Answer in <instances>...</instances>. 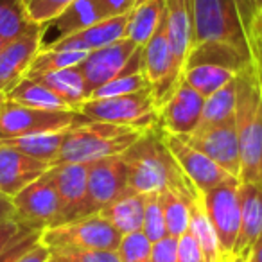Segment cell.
<instances>
[{
	"instance_id": "cell-1",
	"label": "cell",
	"mask_w": 262,
	"mask_h": 262,
	"mask_svg": "<svg viewBox=\"0 0 262 262\" xmlns=\"http://www.w3.org/2000/svg\"><path fill=\"white\" fill-rule=\"evenodd\" d=\"M120 158L127 169V189L140 194H160L174 190L187 198L198 196L196 189L183 176L180 165L172 158L164 142L160 124L144 131Z\"/></svg>"
},
{
	"instance_id": "cell-2",
	"label": "cell",
	"mask_w": 262,
	"mask_h": 262,
	"mask_svg": "<svg viewBox=\"0 0 262 262\" xmlns=\"http://www.w3.org/2000/svg\"><path fill=\"white\" fill-rule=\"evenodd\" d=\"M235 120L241 151V182L262 178V77L253 59L235 76Z\"/></svg>"
},
{
	"instance_id": "cell-3",
	"label": "cell",
	"mask_w": 262,
	"mask_h": 262,
	"mask_svg": "<svg viewBox=\"0 0 262 262\" xmlns=\"http://www.w3.org/2000/svg\"><path fill=\"white\" fill-rule=\"evenodd\" d=\"M144 131L117 124L88 120L84 117L79 124L65 131L63 144L54 165L59 164H92L102 158L119 157Z\"/></svg>"
},
{
	"instance_id": "cell-4",
	"label": "cell",
	"mask_w": 262,
	"mask_h": 262,
	"mask_svg": "<svg viewBox=\"0 0 262 262\" xmlns=\"http://www.w3.org/2000/svg\"><path fill=\"white\" fill-rule=\"evenodd\" d=\"M221 41L251 54L237 0H194V45ZM190 47V49H192Z\"/></svg>"
},
{
	"instance_id": "cell-5",
	"label": "cell",
	"mask_w": 262,
	"mask_h": 262,
	"mask_svg": "<svg viewBox=\"0 0 262 262\" xmlns=\"http://www.w3.org/2000/svg\"><path fill=\"white\" fill-rule=\"evenodd\" d=\"M88 120L147 131L158 126V108L151 88L108 99H88L77 110Z\"/></svg>"
},
{
	"instance_id": "cell-6",
	"label": "cell",
	"mask_w": 262,
	"mask_h": 262,
	"mask_svg": "<svg viewBox=\"0 0 262 262\" xmlns=\"http://www.w3.org/2000/svg\"><path fill=\"white\" fill-rule=\"evenodd\" d=\"M120 233L102 215L92 214L41 232V244L54 250H108L115 251Z\"/></svg>"
},
{
	"instance_id": "cell-7",
	"label": "cell",
	"mask_w": 262,
	"mask_h": 262,
	"mask_svg": "<svg viewBox=\"0 0 262 262\" xmlns=\"http://www.w3.org/2000/svg\"><path fill=\"white\" fill-rule=\"evenodd\" d=\"M83 119L79 112L38 110L6 101L0 106V140L67 131Z\"/></svg>"
},
{
	"instance_id": "cell-8",
	"label": "cell",
	"mask_w": 262,
	"mask_h": 262,
	"mask_svg": "<svg viewBox=\"0 0 262 262\" xmlns=\"http://www.w3.org/2000/svg\"><path fill=\"white\" fill-rule=\"evenodd\" d=\"M239 178L228 176L201 196V203L217 237L221 255H232L235 246L239 232Z\"/></svg>"
},
{
	"instance_id": "cell-9",
	"label": "cell",
	"mask_w": 262,
	"mask_h": 262,
	"mask_svg": "<svg viewBox=\"0 0 262 262\" xmlns=\"http://www.w3.org/2000/svg\"><path fill=\"white\" fill-rule=\"evenodd\" d=\"M51 169L11 198L16 219L22 225L41 232L59 225L61 219V203Z\"/></svg>"
},
{
	"instance_id": "cell-10",
	"label": "cell",
	"mask_w": 262,
	"mask_h": 262,
	"mask_svg": "<svg viewBox=\"0 0 262 262\" xmlns=\"http://www.w3.org/2000/svg\"><path fill=\"white\" fill-rule=\"evenodd\" d=\"M183 142L192 146L194 149L207 155L212 162L225 169L230 176L239 178L241 172V151L237 139L235 120L230 119L226 122L200 126L185 137H180Z\"/></svg>"
},
{
	"instance_id": "cell-11",
	"label": "cell",
	"mask_w": 262,
	"mask_h": 262,
	"mask_svg": "<svg viewBox=\"0 0 262 262\" xmlns=\"http://www.w3.org/2000/svg\"><path fill=\"white\" fill-rule=\"evenodd\" d=\"M127 190V169L119 157L102 158L92 162L88 169L86 201H84V217L99 214L112 201L122 196Z\"/></svg>"
},
{
	"instance_id": "cell-12",
	"label": "cell",
	"mask_w": 262,
	"mask_h": 262,
	"mask_svg": "<svg viewBox=\"0 0 262 262\" xmlns=\"http://www.w3.org/2000/svg\"><path fill=\"white\" fill-rule=\"evenodd\" d=\"M164 142L167 149L171 151L176 164L180 165L183 176L189 180L190 185L196 189L200 196L207 194L208 190L214 189L217 183H221L223 180L230 176L225 169H221L215 162H212L207 155L194 149L192 146L183 142L180 137L164 131Z\"/></svg>"
},
{
	"instance_id": "cell-13",
	"label": "cell",
	"mask_w": 262,
	"mask_h": 262,
	"mask_svg": "<svg viewBox=\"0 0 262 262\" xmlns=\"http://www.w3.org/2000/svg\"><path fill=\"white\" fill-rule=\"evenodd\" d=\"M43 26L33 24L22 36L9 41L0 51V92L8 94L16 86L31 69L36 54L41 51Z\"/></svg>"
},
{
	"instance_id": "cell-14",
	"label": "cell",
	"mask_w": 262,
	"mask_h": 262,
	"mask_svg": "<svg viewBox=\"0 0 262 262\" xmlns=\"http://www.w3.org/2000/svg\"><path fill=\"white\" fill-rule=\"evenodd\" d=\"M203 106L205 97L182 79L174 94L158 110V124L171 135L185 137L200 126Z\"/></svg>"
},
{
	"instance_id": "cell-15",
	"label": "cell",
	"mask_w": 262,
	"mask_h": 262,
	"mask_svg": "<svg viewBox=\"0 0 262 262\" xmlns=\"http://www.w3.org/2000/svg\"><path fill=\"white\" fill-rule=\"evenodd\" d=\"M137 49H140L139 45L124 38V40L108 45V47L88 52V56L77 65V69L83 74L90 94L119 76L126 69L127 61L137 52Z\"/></svg>"
},
{
	"instance_id": "cell-16",
	"label": "cell",
	"mask_w": 262,
	"mask_h": 262,
	"mask_svg": "<svg viewBox=\"0 0 262 262\" xmlns=\"http://www.w3.org/2000/svg\"><path fill=\"white\" fill-rule=\"evenodd\" d=\"M90 164H59L52 165L51 172L61 203V223L84 217L86 182Z\"/></svg>"
},
{
	"instance_id": "cell-17",
	"label": "cell",
	"mask_w": 262,
	"mask_h": 262,
	"mask_svg": "<svg viewBox=\"0 0 262 262\" xmlns=\"http://www.w3.org/2000/svg\"><path fill=\"white\" fill-rule=\"evenodd\" d=\"M52 165L0 144V192L13 198L43 176Z\"/></svg>"
},
{
	"instance_id": "cell-18",
	"label": "cell",
	"mask_w": 262,
	"mask_h": 262,
	"mask_svg": "<svg viewBox=\"0 0 262 262\" xmlns=\"http://www.w3.org/2000/svg\"><path fill=\"white\" fill-rule=\"evenodd\" d=\"M262 237V185L241 182L239 185V232L233 253L251 251Z\"/></svg>"
},
{
	"instance_id": "cell-19",
	"label": "cell",
	"mask_w": 262,
	"mask_h": 262,
	"mask_svg": "<svg viewBox=\"0 0 262 262\" xmlns=\"http://www.w3.org/2000/svg\"><path fill=\"white\" fill-rule=\"evenodd\" d=\"M165 22L178 74L183 76L194 41V0H165Z\"/></svg>"
},
{
	"instance_id": "cell-20",
	"label": "cell",
	"mask_w": 262,
	"mask_h": 262,
	"mask_svg": "<svg viewBox=\"0 0 262 262\" xmlns=\"http://www.w3.org/2000/svg\"><path fill=\"white\" fill-rule=\"evenodd\" d=\"M104 18H108V16L102 11L97 0H74L72 4L63 9L52 22L43 26L41 40L43 38H47V40L41 43V49L65 36L79 33V31L86 29V27L94 26Z\"/></svg>"
},
{
	"instance_id": "cell-21",
	"label": "cell",
	"mask_w": 262,
	"mask_h": 262,
	"mask_svg": "<svg viewBox=\"0 0 262 262\" xmlns=\"http://www.w3.org/2000/svg\"><path fill=\"white\" fill-rule=\"evenodd\" d=\"M127 16H112V18H104L101 22L94 24V26L86 27V29L74 33L70 36H65L61 40L54 41V43L47 45L43 49H70V51H84L92 52L95 49L108 47L112 43L124 40L127 34Z\"/></svg>"
},
{
	"instance_id": "cell-22",
	"label": "cell",
	"mask_w": 262,
	"mask_h": 262,
	"mask_svg": "<svg viewBox=\"0 0 262 262\" xmlns=\"http://www.w3.org/2000/svg\"><path fill=\"white\" fill-rule=\"evenodd\" d=\"M99 215H102L120 235L140 232L144 217V194L127 189L122 196L102 208Z\"/></svg>"
},
{
	"instance_id": "cell-23",
	"label": "cell",
	"mask_w": 262,
	"mask_h": 262,
	"mask_svg": "<svg viewBox=\"0 0 262 262\" xmlns=\"http://www.w3.org/2000/svg\"><path fill=\"white\" fill-rule=\"evenodd\" d=\"M31 79H36L38 83H41L51 92H54L74 112H77L81 108V104L90 99V90L86 86V81H84L83 74H81V70L77 67L41 74V76H34Z\"/></svg>"
},
{
	"instance_id": "cell-24",
	"label": "cell",
	"mask_w": 262,
	"mask_h": 262,
	"mask_svg": "<svg viewBox=\"0 0 262 262\" xmlns=\"http://www.w3.org/2000/svg\"><path fill=\"white\" fill-rule=\"evenodd\" d=\"M251 61V54L239 51L233 45L221 43V41H207V43L194 45L187 56V67L194 65H215L228 69L232 72H241ZM183 69V70H185Z\"/></svg>"
},
{
	"instance_id": "cell-25",
	"label": "cell",
	"mask_w": 262,
	"mask_h": 262,
	"mask_svg": "<svg viewBox=\"0 0 262 262\" xmlns=\"http://www.w3.org/2000/svg\"><path fill=\"white\" fill-rule=\"evenodd\" d=\"M165 16V0H137L127 16L126 38L142 47Z\"/></svg>"
},
{
	"instance_id": "cell-26",
	"label": "cell",
	"mask_w": 262,
	"mask_h": 262,
	"mask_svg": "<svg viewBox=\"0 0 262 262\" xmlns=\"http://www.w3.org/2000/svg\"><path fill=\"white\" fill-rule=\"evenodd\" d=\"M6 101L38 110H70L74 112L61 97H58L54 92H51L47 86L31 77H24L13 90H9L6 94Z\"/></svg>"
},
{
	"instance_id": "cell-27",
	"label": "cell",
	"mask_w": 262,
	"mask_h": 262,
	"mask_svg": "<svg viewBox=\"0 0 262 262\" xmlns=\"http://www.w3.org/2000/svg\"><path fill=\"white\" fill-rule=\"evenodd\" d=\"M189 232L192 233L194 239L200 244L205 262H217L219 258H221L217 237H215V232L210 225V219H208L207 212H205V208H203L200 194L190 200Z\"/></svg>"
},
{
	"instance_id": "cell-28",
	"label": "cell",
	"mask_w": 262,
	"mask_h": 262,
	"mask_svg": "<svg viewBox=\"0 0 262 262\" xmlns=\"http://www.w3.org/2000/svg\"><path fill=\"white\" fill-rule=\"evenodd\" d=\"M63 137H65V131H58V133H40V135L18 137V139H6L0 140V144L54 165L61 149Z\"/></svg>"
},
{
	"instance_id": "cell-29",
	"label": "cell",
	"mask_w": 262,
	"mask_h": 262,
	"mask_svg": "<svg viewBox=\"0 0 262 262\" xmlns=\"http://www.w3.org/2000/svg\"><path fill=\"white\" fill-rule=\"evenodd\" d=\"M235 76H237L235 72H232V70H228V69H223V67L194 65V67H187V69L183 70L182 79L185 81L190 88H194L201 97L207 99L208 95H212L214 92H217L219 88H223Z\"/></svg>"
},
{
	"instance_id": "cell-30",
	"label": "cell",
	"mask_w": 262,
	"mask_h": 262,
	"mask_svg": "<svg viewBox=\"0 0 262 262\" xmlns=\"http://www.w3.org/2000/svg\"><path fill=\"white\" fill-rule=\"evenodd\" d=\"M158 200H160V207L164 212L167 235L180 239L189 230L190 200L192 198L182 196L174 190H164L158 194Z\"/></svg>"
},
{
	"instance_id": "cell-31",
	"label": "cell",
	"mask_w": 262,
	"mask_h": 262,
	"mask_svg": "<svg viewBox=\"0 0 262 262\" xmlns=\"http://www.w3.org/2000/svg\"><path fill=\"white\" fill-rule=\"evenodd\" d=\"M235 94H237V81L233 77L232 81L208 95L205 99L203 106V115H201L200 126H212V124L226 122V120L233 119V112H235ZM198 126V127H200Z\"/></svg>"
},
{
	"instance_id": "cell-32",
	"label": "cell",
	"mask_w": 262,
	"mask_h": 262,
	"mask_svg": "<svg viewBox=\"0 0 262 262\" xmlns=\"http://www.w3.org/2000/svg\"><path fill=\"white\" fill-rule=\"evenodd\" d=\"M88 52L84 51H70V49H41L36 54L34 61L31 63V69L26 77L41 76V74L56 72V70L77 67Z\"/></svg>"
},
{
	"instance_id": "cell-33",
	"label": "cell",
	"mask_w": 262,
	"mask_h": 262,
	"mask_svg": "<svg viewBox=\"0 0 262 262\" xmlns=\"http://www.w3.org/2000/svg\"><path fill=\"white\" fill-rule=\"evenodd\" d=\"M31 26L24 0H0V38L6 43L22 36Z\"/></svg>"
},
{
	"instance_id": "cell-34",
	"label": "cell",
	"mask_w": 262,
	"mask_h": 262,
	"mask_svg": "<svg viewBox=\"0 0 262 262\" xmlns=\"http://www.w3.org/2000/svg\"><path fill=\"white\" fill-rule=\"evenodd\" d=\"M140 232L151 241L164 239L167 235V228H165V219L164 212L160 207V200L158 194H144V217H142V230Z\"/></svg>"
},
{
	"instance_id": "cell-35",
	"label": "cell",
	"mask_w": 262,
	"mask_h": 262,
	"mask_svg": "<svg viewBox=\"0 0 262 262\" xmlns=\"http://www.w3.org/2000/svg\"><path fill=\"white\" fill-rule=\"evenodd\" d=\"M151 243L142 232H131L120 237L117 253L120 262H151Z\"/></svg>"
},
{
	"instance_id": "cell-36",
	"label": "cell",
	"mask_w": 262,
	"mask_h": 262,
	"mask_svg": "<svg viewBox=\"0 0 262 262\" xmlns=\"http://www.w3.org/2000/svg\"><path fill=\"white\" fill-rule=\"evenodd\" d=\"M74 0H24L29 20L38 26L52 22Z\"/></svg>"
},
{
	"instance_id": "cell-37",
	"label": "cell",
	"mask_w": 262,
	"mask_h": 262,
	"mask_svg": "<svg viewBox=\"0 0 262 262\" xmlns=\"http://www.w3.org/2000/svg\"><path fill=\"white\" fill-rule=\"evenodd\" d=\"M244 27H246L248 45H250L251 59L257 67L258 74L262 77V16L257 9L243 13Z\"/></svg>"
},
{
	"instance_id": "cell-38",
	"label": "cell",
	"mask_w": 262,
	"mask_h": 262,
	"mask_svg": "<svg viewBox=\"0 0 262 262\" xmlns=\"http://www.w3.org/2000/svg\"><path fill=\"white\" fill-rule=\"evenodd\" d=\"M51 253L59 262H120L117 250H54Z\"/></svg>"
},
{
	"instance_id": "cell-39",
	"label": "cell",
	"mask_w": 262,
	"mask_h": 262,
	"mask_svg": "<svg viewBox=\"0 0 262 262\" xmlns=\"http://www.w3.org/2000/svg\"><path fill=\"white\" fill-rule=\"evenodd\" d=\"M40 239H41V230L26 228L2 253H0V262H18L27 250H31L34 244L40 243Z\"/></svg>"
},
{
	"instance_id": "cell-40",
	"label": "cell",
	"mask_w": 262,
	"mask_h": 262,
	"mask_svg": "<svg viewBox=\"0 0 262 262\" xmlns=\"http://www.w3.org/2000/svg\"><path fill=\"white\" fill-rule=\"evenodd\" d=\"M151 262H178V239L165 235L151 246Z\"/></svg>"
},
{
	"instance_id": "cell-41",
	"label": "cell",
	"mask_w": 262,
	"mask_h": 262,
	"mask_svg": "<svg viewBox=\"0 0 262 262\" xmlns=\"http://www.w3.org/2000/svg\"><path fill=\"white\" fill-rule=\"evenodd\" d=\"M178 262H205L200 244L189 230L178 239Z\"/></svg>"
},
{
	"instance_id": "cell-42",
	"label": "cell",
	"mask_w": 262,
	"mask_h": 262,
	"mask_svg": "<svg viewBox=\"0 0 262 262\" xmlns=\"http://www.w3.org/2000/svg\"><path fill=\"white\" fill-rule=\"evenodd\" d=\"M26 228H29V226L22 225L18 219H6V221H0V253H2Z\"/></svg>"
},
{
	"instance_id": "cell-43",
	"label": "cell",
	"mask_w": 262,
	"mask_h": 262,
	"mask_svg": "<svg viewBox=\"0 0 262 262\" xmlns=\"http://www.w3.org/2000/svg\"><path fill=\"white\" fill-rule=\"evenodd\" d=\"M97 2L108 18L126 15V13H129L137 4V0H97Z\"/></svg>"
},
{
	"instance_id": "cell-44",
	"label": "cell",
	"mask_w": 262,
	"mask_h": 262,
	"mask_svg": "<svg viewBox=\"0 0 262 262\" xmlns=\"http://www.w3.org/2000/svg\"><path fill=\"white\" fill-rule=\"evenodd\" d=\"M51 255H52L51 250H49L45 244H41V239H40V243L34 244L31 250H27L18 262H49L51 260Z\"/></svg>"
},
{
	"instance_id": "cell-45",
	"label": "cell",
	"mask_w": 262,
	"mask_h": 262,
	"mask_svg": "<svg viewBox=\"0 0 262 262\" xmlns=\"http://www.w3.org/2000/svg\"><path fill=\"white\" fill-rule=\"evenodd\" d=\"M6 219H16V212L11 198L0 192V221H6Z\"/></svg>"
},
{
	"instance_id": "cell-46",
	"label": "cell",
	"mask_w": 262,
	"mask_h": 262,
	"mask_svg": "<svg viewBox=\"0 0 262 262\" xmlns=\"http://www.w3.org/2000/svg\"><path fill=\"white\" fill-rule=\"evenodd\" d=\"M248 262H262V237L258 239V243L255 244L253 248H251Z\"/></svg>"
},
{
	"instance_id": "cell-47",
	"label": "cell",
	"mask_w": 262,
	"mask_h": 262,
	"mask_svg": "<svg viewBox=\"0 0 262 262\" xmlns=\"http://www.w3.org/2000/svg\"><path fill=\"white\" fill-rule=\"evenodd\" d=\"M248 258H250V251H244V253L230 255L228 262H248Z\"/></svg>"
},
{
	"instance_id": "cell-48",
	"label": "cell",
	"mask_w": 262,
	"mask_h": 262,
	"mask_svg": "<svg viewBox=\"0 0 262 262\" xmlns=\"http://www.w3.org/2000/svg\"><path fill=\"white\" fill-rule=\"evenodd\" d=\"M241 6V9H255V2L257 0H237Z\"/></svg>"
},
{
	"instance_id": "cell-49",
	"label": "cell",
	"mask_w": 262,
	"mask_h": 262,
	"mask_svg": "<svg viewBox=\"0 0 262 262\" xmlns=\"http://www.w3.org/2000/svg\"><path fill=\"white\" fill-rule=\"evenodd\" d=\"M255 9H257V11L260 13V16H262V0H257V2H255Z\"/></svg>"
},
{
	"instance_id": "cell-50",
	"label": "cell",
	"mask_w": 262,
	"mask_h": 262,
	"mask_svg": "<svg viewBox=\"0 0 262 262\" xmlns=\"http://www.w3.org/2000/svg\"><path fill=\"white\" fill-rule=\"evenodd\" d=\"M6 102V94H2V92H0V106L4 104Z\"/></svg>"
},
{
	"instance_id": "cell-51",
	"label": "cell",
	"mask_w": 262,
	"mask_h": 262,
	"mask_svg": "<svg viewBox=\"0 0 262 262\" xmlns=\"http://www.w3.org/2000/svg\"><path fill=\"white\" fill-rule=\"evenodd\" d=\"M228 257L230 255H221V258H219L217 262H228Z\"/></svg>"
},
{
	"instance_id": "cell-52",
	"label": "cell",
	"mask_w": 262,
	"mask_h": 262,
	"mask_svg": "<svg viewBox=\"0 0 262 262\" xmlns=\"http://www.w3.org/2000/svg\"><path fill=\"white\" fill-rule=\"evenodd\" d=\"M4 45H6V41L2 40V38H0V51H2V47H4Z\"/></svg>"
},
{
	"instance_id": "cell-53",
	"label": "cell",
	"mask_w": 262,
	"mask_h": 262,
	"mask_svg": "<svg viewBox=\"0 0 262 262\" xmlns=\"http://www.w3.org/2000/svg\"><path fill=\"white\" fill-rule=\"evenodd\" d=\"M49 262H59V260H56V258H52V255H51V260Z\"/></svg>"
},
{
	"instance_id": "cell-54",
	"label": "cell",
	"mask_w": 262,
	"mask_h": 262,
	"mask_svg": "<svg viewBox=\"0 0 262 262\" xmlns=\"http://www.w3.org/2000/svg\"><path fill=\"white\" fill-rule=\"evenodd\" d=\"M260 185H262V178H260Z\"/></svg>"
}]
</instances>
